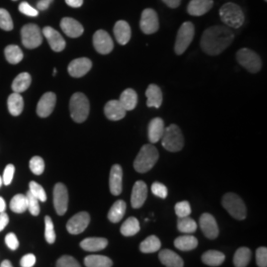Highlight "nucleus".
<instances>
[{"label":"nucleus","mask_w":267,"mask_h":267,"mask_svg":"<svg viewBox=\"0 0 267 267\" xmlns=\"http://www.w3.org/2000/svg\"><path fill=\"white\" fill-rule=\"evenodd\" d=\"M233 32L225 26H212L204 31L201 38V47L209 56H218L232 44Z\"/></svg>","instance_id":"1"},{"label":"nucleus","mask_w":267,"mask_h":267,"mask_svg":"<svg viewBox=\"0 0 267 267\" xmlns=\"http://www.w3.org/2000/svg\"><path fill=\"white\" fill-rule=\"evenodd\" d=\"M157 159L158 152L157 148L153 144H144L134 161V168L140 173H148L155 166Z\"/></svg>","instance_id":"2"},{"label":"nucleus","mask_w":267,"mask_h":267,"mask_svg":"<svg viewBox=\"0 0 267 267\" xmlns=\"http://www.w3.org/2000/svg\"><path fill=\"white\" fill-rule=\"evenodd\" d=\"M162 147L172 153L179 152L184 147V138L180 128L174 124L168 126L164 129L161 137Z\"/></svg>","instance_id":"3"},{"label":"nucleus","mask_w":267,"mask_h":267,"mask_svg":"<svg viewBox=\"0 0 267 267\" xmlns=\"http://www.w3.org/2000/svg\"><path fill=\"white\" fill-rule=\"evenodd\" d=\"M89 101L87 97L80 92L75 93L69 101V111L72 120L77 123H82L89 115Z\"/></svg>","instance_id":"4"},{"label":"nucleus","mask_w":267,"mask_h":267,"mask_svg":"<svg viewBox=\"0 0 267 267\" xmlns=\"http://www.w3.org/2000/svg\"><path fill=\"white\" fill-rule=\"evenodd\" d=\"M220 17L222 21L230 28L237 29L244 25L245 14L241 8L233 2L225 3L220 9Z\"/></svg>","instance_id":"5"},{"label":"nucleus","mask_w":267,"mask_h":267,"mask_svg":"<svg viewBox=\"0 0 267 267\" xmlns=\"http://www.w3.org/2000/svg\"><path fill=\"white\" fill-rule=\"evenodd\" d=\"M223 207L236 220H245L247 207L242 199L235 193H227L222 200Z\"/></svg>","instance_id":"6"},{"label":"nucleus","mask_w":267,"mask_h":267,"mask_svg":"<svg viewBox=\"0 0 267 267\" xmlns=\"http://www.w3.org/2000/svg\"><path fill=\"white\" fill-rule=\"evenodd\" d=\"M236 61L237 63L244 66L247 70H249L251 74H256L262 66L260 57L253 51L250 50L248 47L240 48L236 53Z\"/></svg>","instance_id":"7"},{"label":"nucleus","mask_w":267,"mask_h":267,"mask_svg":"<svg viewBox=\"0 0 267 267\" xmlns=\"http://www.w3.org/2000/svg\"><path fill=\"white\" fill-rule=\"evenodd\" d=\"M194 33H195V29L191 22H184L182 24L178 30L174 46L176 55H182L187 50L194 38Z\"/></svg>","instance_id":"8"},{"label":"nucleus","mask_w":267,"mask_h":267,"mask_svg":"<svg viewBox=\"0 0 267 267\" xmlns=\"http://www.w3.org/2000/svg\"><path fill=\"white\" fill-rule=\"evenodd\" d=\"M22 43L27 48H36L43 42V36L40 28L35 24H28L21 30Z\"/></svg>","instance_id":"9"},{"label":"nucleus","mask_w":267,"mask_h":267,"mask_svg":"<svg viewBox=\"0 0 267 267\" xmlns=\"http://www.w3.org/2000/svg\"><path fill=\"white\" fill-rule=\"evenodd\" d=\"M141 30L147 35L156 33L159 28V22L157 12L154 9H144L140 21Z\"/></svg>","instance_id":"10"},{"label":"nucleus","mask_w":267,"mask_h":267,"mask_svg":"<svg viewBox=\"0 0 267 267\" xmlns=\"http://www.w3.org/2000/svg\"><path fill=\"white\" fill-rule=\"evenodd\" d=\"M90 216L87 212H79L70 218L66 224V230L71 235H79L83 233L88 227Z\"/></svg>","instance_id":"11"},{"label":"nucleus","mask_w":267,"mask_h":267,"mask_svg":"<svg viewBox=\"0 0 267 267\" xmlns=\"http://www.w3.org/2000/svg\"><path fill=\"white\" fill-rule=\"evenodd\" d=\"M93 46L101 55H108L113 51L114 44L111 36L104 30H98L93 35Z\"/></svg>","instance_id":"12"},{"label":"nucleus","mask_w":267,"mask_h":267,"mask_svg":"<svg viewBox=\"0 0 267 267\" xmlns=\"http://www.w3.org/2000/svg\"><path fill=\"white\" fill-rule=\"evenodd\" d=\"M54 206L58 215L63 216L67 211L68 192L64 184L57 183L54 188Z\"/></svg>","instance_id":"13"},{"label":"nucleus","mask_w":267,"mask_h":267,"mask_svg":"<svg viewBox=\"0 0 267 267\" xmlns=\"http://www.w3.org/2000/svg\"><path fill=\"white\" fill-rule=\"evenodd\" d=\"M57 96L53 92H47L42 97L37 105V114L41 118H47L50 116L56 106Z\"/></svg>","instance_id":"14"},{"label":"nucleus","mask_w":267,"mask_h":267,"mask_svg":"<svg viewBox=\"0 0 267 267\" xmlns=\"http://www.w3.org/2000/svg\"><path fill=\"white\" fill-rule=\"evenodd\" d=\"M92 63L87 58H79L72 61L67 67L68 74L72 78H82L91 69Z\"/></svg>","instance_id":"15"},{"label":"nucleus","mask_w":267,"mask_h":267,"mask_svg":"<svg viewBox=\"0 0 267 267\" xmlns=\"http://www.w3.org/2000/svg\"><path fill=\"white\" fill-rule=\"evenodd\" d=\"M43 35L46 37L47 40L48 44H50V47L54 52L60 53L64 50L65 47V41L63 38V36L54 28L52 27H45L42 31Z\"/></svg>","instance_id":"16"},{"label":"nucleus","mask_w":267,"mask_h":267,"mask_svg":"<svg viewBox=\"0 0 267 267\" xmlns=\"http://www.w3.org/2000/svg\"><path fill=\"white\" fill-rule=\"evenodd\" d=\"M200 228L205 236L210 239H214L219 236V228H218L216 219L211 214L204 213L200 217Z\"/></svg>","instance_id":"17"},{"label":"nucleus","mask_w":267,"mask_h":267,"mask_svg":"<svg viewBox=\"0 0 267 267\" xmlns=\"http://www.w3.org/2000/svg\"><path fill=\"white\" fill-rule=\"evenodd\" d=\"M148 197V186L143 181H137L134 184L131 196V204L135 209L141 208Z\"/></svg>","instance_id":"18"},{"label":"nucleus","mask_w":267,"mask_h":267,"mask_svg":"<svg viewBox=\"0 0 267 267\" xmlns=\"http://www.w3.org/2000/svg\"><path fill=\"white\" fill-rule=\"evenodd\" d=\"M61 28L63 32L70 38H79L83 34V26L74 18L65 17L61 21Z\"/></svg>","instance_id":"19"},{"label":"nucleus","mask_w":267,"mask_h":267,"mask_svg":"<svg viewBox=\"0 0 267 267\" xmlns=\"http://www.w3.org/2000/svg\"><path fill=\"white\" fill-rule=\"evenodd\" d=\"M122 179H123V171L122 167L119 164H114L111 168L110 177H109V187L110 192L115 196H118L122 192Z\"/></svg>","instance_id":"20"},{"label":"nucleus","mask_w":267,"mask_h":267,"mask_svg":"<svg viewBox=\"0 0 267 267\" xmlns=\"http://www.w3.org/2000/svg\"><path fill=\"white\" fill-rule=\"evenodd\" d=\"M131 27L129 24L124 21V20H120L116 22L115 26H114V36L116 41L120 45H126L129 43L131 39Z\"/></svg>","instance_id":"21"},{"label":"nucleus","mask_w":267,"mask_h":267,"mask_svg":"<svg viewBox=\"0 0 267 267\" xmlns=\"http://www.w3.org/2000/svg\"><path fill=\"white\" fill-rule=\"evenodd\" d=\"M214 5L213 0H191L187 6V12L192 16H202Z\"/></svg>","instance_id":"22"},{"label":"nucleus","mask_w":267,"mask_h":267,"mask_svg":"<svg viewBox=\"0 0 267 267\" xmlns=\"http://www.w3.org/2000/svg\"><path fill=\"white\" fill-rule=\"evenodd\" d=\"M126 110L119 100H110L104 107L105 116L111 121H119L126 116Z\"/></svg>","instance_id":"23"},{"label":"nucleus","mask_w":267,"mask_h":267,"mask_svg":"<svg viewBox=\"0 0 267 267\" xmlns=\"http://www.w3.org/2000/svg\"><path fill=\"white\" fill-rule=\"evenodd\" d=\"M164 122L161 118H155L153 119L148 128V135L149 140L152 143H156L158 141H160L163 132H164Z\"/></svg>","instance_id":"24"},{"label":"nucleus","mask_w":267,"mask_h":267,"mask_svg":"<svg viewBox=\"0 0 267 267\" xmlns=\"http://www.w3.org/2000/svg\"><path fill=\"white\" fill-rule=\"evenodd\" d=\"M158 257L160 262L166 267H183V259L174 251L171 250H163L159 252Z\"/></svg>","instance_id":"25"},{"label":"nucleus","mask_w":267,"mask_h":267,"mask_svg":"<svg viewBox=\"0 0 267 267\" xmlns=\"http://www.w3.org/2000/svg\"><path fill=\"white\" fill-rule=\"evenodd\" d=\"M108 246V240L104 237H87L80 242V248L86 251H99Z\"/></svg>","instance_id":"26"},{"label":"nucleus","mask_w":267,"mask_h":267,"mask_svg":"<svg viewBox=\"0 0 267 267\" xmlns=\"http://www.w3.org/2000/svg\"><path fill=\"white\" fill-rule=\"evenodd\" d=\"M145 96H147V105L148 107L159 108L162 104V92L160 88L156 84H151L147 91H145Z\"/></svg>","instance_id":"27"},{"label":"nucleus","mask_w":267,"mask_h":267,"mask_svg":"<svg viewBox=\"0 0 267 267\" xmlns=\"http://www.w3.org/2000/svg\"><path fill=\"white\" fill-rule=\"evenodd\" d=\"M119 102L121 103V105L124 107V109L126 111L134 110L138 103L137 92L132 88H128V89L124 90L120 96Z\"/></svg>","instance_id":"28"},{"label":"nucleus","mask_w":267,"mask_h":267,"mask_svg":"<svg viewBox=\"0 0 267 267\" xmlns=\"http://www.w3.org/2000/svg\"><path fill=\"white\" fill-rule=\"evenodd\" d=\"M126 208H127V205L125 201L123 200L116 201L108 212L109 221L112 223H119L123 219V217L126 213Z\"/></svg>","instance_id":"29"},{"label":"nucleus","mask_w":267,"mask_h":267,"mask_svg":"<svg viewBox=\"0 0 267 267\" xmlns=\"http://www.w3.org/2000/svg\"><path fill=\"white\" fill-rule=\"evenodd\" d=\"M174 246L179 251H189L197 248L198 239L193 236H181L174 240Z\"/></svg>","instance_id":"30"},{"label":"nucleus","mask_w":267,"mask_h":267,"mask_svg":"<svg viewBox=\"0 0 267 267\" xmlns=\"http://www.w3.org/2000/svg\"><path fill=\"white\" fill-rule=\"evenodd\" d=\"M84 265L86 267H112V260L104 255L91 254L84 258Z\"/></svg>","instance_id":"31"},{"label":"nucleus","mask_w":267,"mask_h":267,"mask_svg":"<svg viewBox=\"0 0 267 267\" xmlns=\"http://www.w3.org/2000/svg\"><path fill=\"white\" fill-rule=\"evenodd\" d=\"M161 242L157 236H150L140 245V251L143 253H154L160 250Z\"/></svg>","instance_id":"32"},{"label":"nucleus","mask_w":267,"mask_h":267,"mask_svg":"<svg viewBox=\"0 0 267 267\" xmlns=\"http://www.w3.org/2000/svg\"><path fill=\"white\" fill-rule=\"evenodd\" d=\"M8 110L12 116H19L24 108V101L19 93H12L8 97Z\"/></svg>","instance_id":"33"},{"label":"nucleus","mask_w":267,"mask_h":267,"mask_svg":"<svg viewBox=\"0 0 267 267\" xmlns=\"http://www.w3.org/2000/svg\"><path fill=\"white\" fill-rule=\"evenodd\" d=\"M225 254L218 251H208L202 255V261L209 266H219L225 261Z\"/></svg>","instance_id":"34"},{"label":"nucleus","mask_w":267,"mask_h":267,"mask_svg":"<svg viewBox=\"0 0 267 267\" xmlns=\"http://www.w3.org/2000/svg\"><path fill=\"white\" fill-rule=\"evenodd\" d=\"M31 76L27 72H23V74H20L12 83V89L15 91V93H21L23 91H25L29 88L31 84Z\"/></svg>","instance_id":"35"},{"label":"nucleus","mask_w":267,"mask_h":267,"mask_svg":"<svg viewBox=\"0 0 267 267\" xmlns=\"http://www.w3.org/2000/svg\"><path fill=\"white\" fill-rule=\"evenodd\" d=\"M251 258V251L248 248L238 249L234 255V264L236 267H247Z\"/></svg>","instance_id":"36"},{"label":"nucleus","mask_w":267,"mask_h":267,"mask_svg":"<svg viewBox=\"0 0 267 267\" xmlns=\"http://www.w3.org/2000/svg\"><path fill=\"white\" fill-rule=\"evenodd\" d=\"M121 234L125 236H132L140 232V223L134 217H130L123 223L120 229Z\"/></svg>","instance_id":"37"},{"label":"nucleus","mask_w":267,"mask_h":267,"mask_svg":"<svg viewBox=\"0 0 267 267\" xmlns=\"http://www.w3.org/2000/svg\"><path fill=\"white\" fill-rule=\"evenodd\" d=\"M5 58L8 63L12 64L19 63L23 59V52L21 48L16 45H10L5 47Z\"/></svg>","instance_id":"38"},{"label":"nucleus","mask_w":267,"mask_h":267,"mask_svg":"<svg viewBox=\"0 0 267 267\" xmlns=\"http://www.w3.org/2000/svg\"><path fill=\"white\" fill-rule=\"evenodd\" d=\"M10 209L12 212L22 214L27 211V198L23 194H17L10 201Z\"/></svg>","instance_id":"39"},{"label":"nucleus","mask_w":267,"mask_h":267,"mask_svg":"<svg viewBox=\"0 0 267 267\" xmlns=\"http://www.w3.org/2000/svg\"><path fill=\"white\" fill-rule=\"evenodd\" d=\"M177 229L183 234L190 235L197 230V223L189 217L178 218Z\"/></svg>","instance_id":"40"},{"label":"nucleus","mask_w":267,"mask_h":267,"mask_svg":"<svg viewBox=\"0 0 267 267\" xmlns=\"http://www.w3.org/2000/svg\"><path fill=\"white\" fill-rule=\"evenodd\" d=\"M56 232L52 218L50 216L45 217V238L47 244L53 245L56 241Z\"/></svg>","instance_id":"41"},{"label":"nucleus","mask_w":267,"mask_h":267,"mask_svg":"<svg viewBox=\"0 0 267 267\" xmlns=\"http://www.w3.org/2000/svg\"><path fill=\"white\" fill-rule=\"evenodd\" d=\"M29 191L34 197H36L40 202H46L47 201V194L45 189L42 185L35 181H31L29 183Z\"/></svg>","instance_id":"42"},{"label":"nucleus","mask_w":267,"mask_h":267,"mask_svg":"<svg viewBox=\"0 0 267 267\" xmlns=\"http://www.w3.org/2000/svg\"><path fill=\"white\" fill-rule=\"evenodd\" d=\"M29 167L31 172L36 175H41L45 171V161L41 157H34L29 162Z\"/></svg>","instance_id":"43"},{"label":"nucleus","mask_w":267,"mask_h":267,"mask_svg":"<svg viewBox=\"0 0 267 267\" xmlns=\"http://www.w3.org/2000/svg\"><path fill=\"white\" fill-rule=\"evenodd\" d=\"M0 28L5 31H11L13 29V21L9 12L2 8H0Z\"/></svg>","instance_id":"44"},{"label":"nucleus","mask_w":267,"mask_h":267,"mask_svg":"<svg viewBox=\"0 0 267 267\" xmlns=\"http://www.w3.org/2000/svg\"><path fill=\"white\" fill-rule=\"evenodd\" d=\"M26 198H27V210L31 213L33 216H38L40 214V201L34 197L30 191L27 192L26 194Z\"/></svg>","instance_id":"45"},{"label":"nucleus","mask_w":267,"mask_h":267,"mask_svg":"<svg viewBox=\"0 0 267 267\" xmlns=\"http://www.w3.org/2000/svg\"><path fill=\"white\" fill-rule=\"evenodd\" d=\"M175 214L178 218H184V217H189L191 214V207L188 201H181L176 203L175 207Z\"/></svg>","instance_id":"46"},{"label":"nucleus","mask_w":267,"mask_h":267,"mask_svg":"<svg viewBox=\"0 0 267 267\" xmlns=\"http://www.w3.org/2000/svg\"><path fill=\"white\" fill-rule=\"evenodd\" d=\"M57 267H81L79 261L70 255H63L57 261Z\"/></svg>","instance_id":"47"},{"label":"nucleus","mask_w":267,"mask_h":267,"mask_svg":"<svg viewBox=\"0 0 267 267\" xmlns=\"http://www.w3.org/2000/svg\"><path fill=\"white\" fill-rule=\"evenodd\" d=\"M152 192L154 193V195H156L158 198L165 199L167 196V188L164 184L160 182H155L152 185Z\"/></svg>","instance_id":"48"},{"label":"nucleus","mask_w":267,"mask_h":267,"mask_svg":"<svg viewBox=\"0 0 267 267\" xmlns=\"http://www.w3.org/2000/svg\"><path fill=\"white\" fill-rule=\"evenodd\" d=\"M14 173H15V167L13 164L6 165V167L4 169V173H3V176H2V183L4 185H9L12 182Z\"/></svg>","instance_id":"49"},{"label":"nucleus","mask_w":267,"mask_h":267,"mask_svg":"<svg viewBox=\"0 0 267 267\" xmlns=\"http://www.w3.org/2000/svg\"><path fill=\"white\" fill-rule=\"evenodd\" d=\"M5 244L11 251H16L19 248V240L14 233H9L5 236Z\"/></svg>","instance_id":"50"},{"label":"nucleus","mask_w":267,"mask_h":267,"mask_svg":"<svg viewBox=\"0 0 267 267\" xmlns=\"http://www.w3.org/2000/svg\"><path fill=\"white\" fill-rule=\"evenodd\" d=\"M256 263L258 267L267 266V249L266 248H259L256 251Z\"/></svg>","instance_id":"51"},{"label":"nucleus","mask_w":267,"mask_h":267,"mask_svg":"<svg viewBox=\"0 0 267 267\" xmlns=\"http://www.w3.org/2000/svg\"><path fill=\"white\" fill-rule=\"evenodd\" d=\"M19 10L21 13L31 17H36L39 14V11L34 7H32L30 4H28L27 2H22L19 5Z\"/></svg>","instance_id":"52"},{"label":"nucleus","mask_w":267,"mask_h":267,"mask_svg":"<svg viewBox=\"0 0 267 267\" xmlns=\"http://www.w3.org/2000/svg\"><path fill=\"white\" fill-rule=\"evenodd\" d=\"M36 263V256L33 253L24 255L20 260L21 267H33Z\"/></svg>","instance_id":"53"},{"label":"nucleus","mask_w":267,"mask_h":267,"mask_svg":"<svg viewBox=\"0 0 267 267\" xmlns=\"http://www.w3.org/2000/svg\"><path fill=\"white\" fill-rule=\"evenodd\" d=\"M8 224H9V216L5 212L0 213V232H2Z\"/></svg>","instance_id":"54"},{"label":"nucleus","mask_w":267,"mask_h":267,"mask_svg":"<svg viewBox=\"0 0 267 267\" xmlns=\"http://www.w3.org/2000/svg\"><path fill=\"white\" fill-rule=\"evenodd\" d=\"M54 1V0H40V1L37 3V10H47L48 7H50L51 3Z\"/></svg>","instance_id":"55"},{"label":"nucleus","mask_w":267,"mask_h":267,"mask_svg":"<svg viewBox=\"0 0 267 267\" xmlns=\"http://www.w3.org/2000/svg\"><path fill=\"white\" fill-rule=\"evenodd\" d=\"M65 3L70 7L79 8V7L82 6L83 0H65Z\"/></svg>","instance_id":"56"},{"label":"nucleus","mask_w":267,"mask_h":267,"mask_svg":"<svg viewBox=\"0 0 267 267\" xmlns=\"http://www.w3.org/2000/svg\"><path fill=\"white\" fill-rule=\"evenodd\" d=\"M162 1L171 8H177L180 5L181 0H162Z\"/></svg>","instance_id":"57"},{"label":"nucleus","mask_w":267,"mask_h":267,"mask_svg":"<svg viewBox=\"0 0 267 267\" xmlns=\"http://www.w3.org/2000/svg\"><path fill=\"white\" fill-rule=\"evenodd\" d=\"M6 209V203L2 197H0V213L5 212Z\"/></svg>","instance_id":"58"},{"label":"nucleus","mask_w":267,"mask_h":267,"mask_svg":"<svg viewBox=\"0 0 267 267\" xmlns=\"http://www.w3.org/2000/svg\"><path fill=\"white\" fill-rule=\"evenodd\" d=\"M0 267H13V265L9 260H3L1 264H0Z\"/></svg>","instance_id":"59"},{"label":"nucleus","mask_w":267,"mask_h":267,"mask_svg":"<svg viewBox=\"0 0 267 267\" xmlns=\"http://www.w3.org/2000/svg\"><path fill=\"white\" fill-rule=\"evenodd\" d=\"M1 185H2V178L0 177V186H1Z\"/></svg>","instance_id":"60"},{"label":"nucleus","mask_w":267,"mask_h":267,"mask_svg":"<svg viewBox=\"0 0 267 267\" xmlns=\"http://www.w3.org/2000/svg\"><path fill=\"white\" fill-rule=\"evenodd\" d=\"M265 1H267V0H265Z\"/></svg>","instance_id":"61"}]
</instances>
